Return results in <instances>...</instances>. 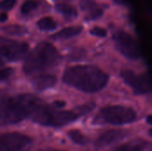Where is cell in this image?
Returning <instances> with one entry per match:
<instances>
[{"mask_svg": "<svg viewBox=\"0 0 152 151\" xmlns=\"http://www.w3.org/2000/svg\"><path fill=\"white\" fill-rule=\"evenodd\" d=\"M117 49L127 59L137 60L141 56V50L137 41L127 32L118 30L114 34Z\"/></svg>", "mask_w": 152, "mask_h": 151, "instance_id": "8992f818", "label": "cell"}, {"mask_svg": "<svg viewBox=\"0 0 152 151\" xmlns=\"http://www.w3.org/2000/svg\"><path fill=\"white\" fill-rule=\"evenodd\" d=\"M15 4H16V0H3L0 3V8L5 11L11 10Z\"/></svg>", "mask_w": 152, "mask_h": 151, "instance_id": "7402d4cb", "label": "cell"}, {"mask_svg": "<svg viewBox=\"0 0 152 151\" xmlns=\"http://www.w3.org/2000/svg\"><path fill=\"white\" fill-rule=\"evenodd\" d=\"M28 44L6 37L0 36V56L9 61H19L22 59L28 51Z\"/></svg>", "mask_w": 152, "mask_h": 151, "instance_id": "52a82bcc", "label": "cell"}, {"mask_svg": "<svg viewBox=\"0 0 152 151\" xmlns=\"http://www.w3.org/2000/svg\"><path fill=\"white\" fill-rule=\"evenodd\" d=\"M59 61L60 54L57 49L48 42H41L27 55L23 71L27 75H34L54 67Z\"/></svg>", "mask_w": 152, "mask_h": 151, "instance_id": "3957f363", "label": "cell"}, {"mask_svg": "<svg viewBox=\"0 0 152 151\" xmlns=\"http://www.w3.org/2000/svg\"><path fill=\"white\" fill-rule=\"evenodd\" d=\"M90 33H91L92 35H94V36H100V37L106 36V35H107V31H106L104 28H101V27H94V28H93L90 30Z\"/></svg>", "mask_w": 152, "mask_h": 151, "instance_id": "44dd1931", "label": "cell"}, {"mask_svg": "<svg viewBox=\"0 0 152 151\" xmlns=\"http://www.w3.org/2000/svg\"><path fill=\"white\" fill-rule=\"evenodd\" d=\"M31 144V139L20 133H7L0 135V151H20Z\"/></svg>", "mask_w": 152, "mask_h": 151, "instance_id": "9c48e42d", "label": "cell"}, {"mask_svg": "<svg viewBox=\"0 0 152 151\" xmlns=\"http://www.w3.org/2000/svg\"><path fill=\"white\" fill-rule=\"evenodd\" d=\"M7 18H8V16H7V14L5 12H1L0 13V21L1 22L5 21L7 20Z\"/></svg>", "mask_w": 152, "mask_h": 151, "instance_id": "cb8c5ba5", "label": "cell"}, {"mask_svg": "<svg viewBox=\"0 0 152 151\" xmlns=\"http://www.w3.org/2000/svg\"><path fill=\"white\" fill-rule=\"evenodd\" d=\"M4 64V61H3V60H2V59L0 58V67H2V66H3Z\"/></svg>", "mask_w": 152, "mask_h": 151, "instance_id": "484cf974", "label": "cell"}, {"mask_svg": "<svg viewBox=\"0 0 152 151\" xmlns=\"http://www.w3.org/2000/svg\"><path fill=\"white\" fill-rule=\"evenodd\" d=\"M143 149H144V143L135 141L121 145L111 151H143Z\"/></svg>", "mask_w": 152, "mask_h": 151, "instance_id": "9a60e30c", "label": "cell"}, {"mask_svg": "<svg viewBox=\"0 0 152 151\" xmlns=\"http://www.w3.org/2000/svg\"><path fill=\"white\" fill-rule=\"evenodd\" d=\"M97 6V4L93 0H82L80 2V7L83 11H89Z\"/></svg>", "mask_w": 152, "mask_h": 151, "instance_id": "ffe728a7", "label": "cell"}, {"mask_svg": "<svg viewBox=\"0 0 152 151\" xmlns=\"http://www.w3.org/2000/svg\"><path fill=\"white\" fill-rule=\"evenodd\" d=\"M39 151H63V150H39Z\"/></svg>", "mask_w": 152, "mask_h": 151, "instance_id": "4316f807", "label": "cell"}, {"mask_svg": "<svg viewBox=\"0 0 152 151\" xmlns=\"http://www.w3.org/2000/svg\"><path fill=\"white\" fill-rule=\"evenodd\" d=\"M126 133L122 130H110L101 134L95 142V146L97 148H103L112 144L113 142H118L123 139Z\"/></svg>", "mask_w": 152, "mask_h": 151, "instance_id": "30bf717a", "label": "cell"}, {"mask_svg": "<svg viewBox=\"0 0 152 151\" xmlns=\"http://www.w3.org/2000/svg\"><path fill=\"white\" fill-rule=\"evenodd\" d=\"M56 10L58 12L61 13L64 17H66L67 19H75L77 16V9L69 4H63V3H61V4H57L56 6H55Z\"/></svg>", "mask_w": 152, "mask_h": 151, "instance_id": "4fadbf2b", "label": "cell"}, {"mask_svg": "<svg viewBox=\"0 0 152 151\" xmlns=\"http://www.w3.org/2000/svg\"><path fill=\"white\" fill-rule=\"evenodd\" d=\"M82 30H83V28L81 26L69 27V28H65L60 30L59 32L53 35L51 37L53 40H64V39H68V38H70L72 36L78 35L79 33H81Z\"/></svg>", "mask_w": 152, "mask_h": 151, "instance_id": "7c38bea8", "label": "cell"}, {"mask_svg": "<svg viewBox=\"0 0 152 151\" xmlns=\"http://www.w3.org/2000/svg\"><path fill=\"white\" fill-rule=\"evenodd\" d=\"M113 1L118 4H123V2H124V0H113Z\"/></svg>", "mask_w": 152, "mask_h": 151, "instance_id": "d4e9b609", "label": "cell"}, {"mask_svg": "<svg viewBox=\"0 0 152 151\" xmlns=\"http://www.w3.org/2000/svg\"><path fill=\"white\" fill-rule=\"evenodd\" d=\"M82 114L78 110H61L55 107L42 104L31 116L32 120L44 126L60 127L77 120Z\"/></svg>", "mask_w": 152, "mask_h": 151, "instance_id": "277c9868", "label": "cell"}, {"mask_svg": "<svg viewBox=\"0 0 152 151\" xmlns=\"http://www.w3.org/2000/svg\"><path fill=\"white\" fill-rule=\"evenodd\" d=\"M136 118L135 111L128 107L114 105L102 109L96 116L95 122L115 125L132 123Z\"/></svg>", "mask_w": 152, "mask_h": 151, "instance_id": "5b68a950", "label": "cell"}, {"mask_svg": "<svg viewBox=\"0 0 152 151\" xmlns=\"http://www.w3.org/2000/svg\"><path fill=\"white\" fill-rule=\"evenodd\" d=\"M121 77L136 94H144L151 91V85L149 75L147 73L135 74L132 70H124Z\"/></svg>", "mask_w": 152, "mask_h": 151, "instance_id": "ba28073f", "label": "cell"}, {"mask_svg": "<svg viewBox=\"0 0 152 151\" xmlns=\"http://www.w3.org/2000/svg\"><path fill=\"white\" fill-rule=\"evenodd\" d=\"M13 72V69L11 68H5L3 69H0V82L6 80Z\"/></svg>", "mask_w": 152, "mask_h": 151, "instance_id": "603a6c76", "label": "cell"}, {"mask_svg": "<svg viewBox=\"0 0 152 151\" xmlns=\"http://www.w3.org/2000/svg\"><path fill=\"white\" fill-rule=\"evenodd\" d=\"M38 2L36 0H27L26 2H24L20 7V11L22 13L27 14L29 13L30 12L36 10L38 6Z\"/></svg>", "mask_w": 152, "mask_h": 151, "instance_id": "ac0fdd59", "label": "cell"}, {"mask_svg": "<svg viewBox=\"0 0 152 151\" xmlns=\"http://www.w3.org/2000/svg\"><path fill=\"white\" fill-rule=\"evenodd\" d=\"M57 83V78L53 75L43 74L33 78L32 84L34 87L38 91H45L53 87Z\"/></svg>", "mask_w": 152, "mask_h": 151, "instance_id": "8fae6325", "label": "cell"}, {"mask_svg": "<svg viewBox=\"0 0 152 151\" xmlns=\"http://www.w3.org/2000/svg\"><path fill=\"white\" fill-rule=\"evenodd\" d=\"M103 14V10L100 7L95 6L94 8L89 10L87 12V14L86 15V20H94L99 19Z\"/></svg>", "mask_w": 152, "mask_h": 151, "instance_id": "d6986e66", "label": "cell"}, {"mask_svg": "<svg viewBox=\"0 0 152 151\" xmlns=\"http://www.w3.org/2000/svg\"><path fill=\"white\" fill-rule=\"evenodd\" d=\"M68 136L70 138V140L74 143H76L77 145L85 146L89 142L87 137L84 133H82L80 131H78V130H70V131H69Z\"/></svg>", "mask_w": 152, "mask_h": 151, "instance_id": "5bb4252c", "label": "cell"}, {"mask_svg": "<svg viewBox=\"0 0 152 151\" xmlns=\"http://www.w3.org/2000/svg\"><path fill=\"white\" fill-rule=\"evenodd\" d=\"M62 80L67 85L85 93H96L102 90L109 81L108 75L93 65H77L67 68Z\"/></svg>", "mask_w": 152, "mask_h": 151, "instance_id": "6da1fadb", "label": "cell"}, {"mask_svg": "<svg viewBox=\"0 0 152 151\" xmlns=\"http://www.w3.org/2000/svg\"><path fill=\"white\" fill-rule=\"evenodd\" d=\"M37 25L41 30H53L57 28V23L51 17H44L40 19Z\"/></svg>", "mask_w": 152, "mask_h": 151, "instance_id": "e0dca14e", "label": "cell"}, {"mask_svg": "<svg viewBox=\"0 0 152 151\" xmlns=\"http://www.w3.org/2000/svg\"><path fill=\"white\" fill-rule=\"evenodd\" d=\"M43 104L32 94L21 93L0 101V126L13 125L30 117Z\"/></svg>", "mask_w": 152, "mask_h": 151, "instance_id": "7a4b0ae2", "label": "cell"}, {"mask_svg": "<svg viewBox=\"0 0 152 151\" xmlns=\"http://www.w3.org/2000/svg\"><path fill=\"white\" fill-rule=\"evenodd\" d=\"M1 30L8 35L12 36H23L27 33V28L20 25H7L3 27Z\"/></svg>", "mask_w": 152, "mask_h": 151, "instance_id": "2e32d148", "label": "cell"}]
</instances>
